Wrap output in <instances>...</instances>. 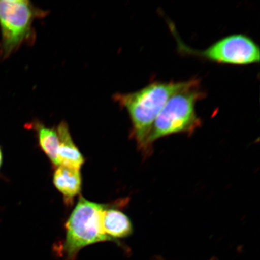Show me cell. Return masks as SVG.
I'll return each mask as SVG.
<instances>
[{"instance_id":"10","label":"cell","mask_w":260,"mask_h":260,"mask_svg":"<svg viewBox=\"0 0 260 260\" xmlns=\"http://www.w3.org/2000/svg\"><path fill=\"white\" fill-rule=\"evenodd\" d=\"M3 162V154L1 149H0V168H1V166L2 165Z\"/></svg>"},{"instance_id":"6","label":"cell","mask_w":260,"mask_h":260,"mask_svg":"<svg viewBox=\"0 0 260 260\" xmlns=\"http://www.w3.org/2000/svg\"><path fill=\"white\" fill-rule=\"evenodd\" d=\"M57 131L59 139L57 159L59 166L80 170L84 164V158L75 144L66 122L58 124Z\"/></svg>"},{"instance_id":"7","label":"cell","mask_w":260,"mask_h":260,"mask_svg":"<svg viewBox=\"0 0 260 260\" xmlns=\"http://www.w3.org/2000/svg\"><path fill=\"white\" fill-rule=\"evenodd\" d=\"M104 232L112 241L125 239L133 233L131 220L118 207L106 205L102 217Z\"/></svg>"},{"instance_id":"1","label":"cell","mask_w":260,"mask_h":260,"mask_svg":"<svg viewBox=\"0 0 260 260\" xmlns=\"http://www.w3.org/2000/svg\"><path fill=\"white\" fill-rule=\"evenodd\" d=\"M187 83L188 80L154 81L135 92L113 95L114 101L127 112L132 125L130 136L145 157H149L152 151L148 140L156 118L169 99Z\"/></svg>"},{"instance_id":"8","label":"cell","mask_w":260,"mask_h":260,"mask_svg":"<svg viewBox=\"0 0 260 260\" xmlns=\"http://www.w3.org/2000/svg\"><path fill=\"white\" fill-rule=\"evenodd\" d=\"M53 184L63 195L65 202L71 204L82 188V177L80 170L58 166L54 172Z\"/></svg>"},{"instance_id":"2","label":"cell","mask_w":260,"mask_h":260,"mask_svg":"<svg viewBox=\"0 0 260 260\" xmlns=\"http://www.w3.org/2000/svg\"><path fill=\"white\" fill-rule=\"evenodd\" d=\"M207 93L201 86V80L193 78L187 85L172 95L156 118L149 135L148 144L175 134H193L202 125L196 111L197 103L205 99Z\"/></svg>"},{"instance_id":"5","label":"cell","mask_w":260,"mask_h":260,"mask_svg":"<svg viewBox=\"0 0 260 260\" xmlns=\"http://www.w3.org/2000/svg\"><path fill=\"white\" fill-rule=\"evenodd\" d=\"M168 25L176 40L180 54L222 64L242 66L259 62L258 45L248 35L242 34L230 35L220 39L205 50H197L183 43L173 24L168 22Z\"/></svg>"},{"instance_id":"9","label":"cell","mask_w":260,"mask_h":260,"mask_svg":"<svg viewBox=\"0 0 260 260\" xmlns=\"http://www.w3.org/2000/svg\"><path fill=\"white\" fill-rule=\"evenodd\" d=\"M38 136L39 145L55 167H58L57 151L59 139L57 129L49 127L40 121H34L31 124Z\"/></svg>"},{"instance_id":"3","label":"cell","mask_w":260,"mask_h":260,"mask_svg":"<svg viewBox=\"0 0 260 260\" xmlns=\"http://www.w3.org/2000/svg\"><path fill=\"white\" fill-rule=\"evenodd\" d=\"M48 12L28 0H0V54L7 58L24 44H34L37 19L45 18Z\"/></svg>"},{"instance_id":"4","label":"cell","mask_w":260,"mask_h":260,"mask_svg":"<svg viewBox=\"0 0 260 260\" xmlns=\"http://www.w3.org/2000/svg\"><path fill=\"white\" fill-rule=\"evenodd\" d=\"M106 205L92 202L83 197L65 225L66 238L62 251L67 260H75L81 249L92 244L112 241L104 232L103 213Z\"/></svg>"},{"instance_id":"11","label":"cell","mask_w":260,"mask_h":260,"mask_svg":"<svg viewBox=\"0 0 260 260\" xmlns=\"http://www.w3.org/2000/svg\"><path fill=\"white\" fill-rule=\"evenodd\" d=\"M155 260H162V259L158 258L157 259H155ZM209 260H217V259L216 258H211Z\"/></svg>"}]
</instances>
